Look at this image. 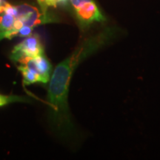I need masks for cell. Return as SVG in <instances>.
Returning <instances> with one entry per match:
<instances>
[{
    "label": "cell",
    "instance_id": "cell-8",
    "mask_svg": "<svg viewBox=\"0 0 160 160\" xmlns=\"http://www.w3.org/2000/svg\"><path fill=\"white\" fill-rule=\"evenodd\" d=\"M40 7V11L42 12L44 14H48V0H37Z\"/></svg>",
    "mask_w": 160,
    "mask_h": 160
},
{
    "label": "cell",
    "instance_id": "cell-4",
    "mask_svg": "<svg viewBox=\"0 0 160 160\" xmlns=\"http://www.w3.org/2000/svg\"><path fill=\"white\" fill-rule=\"evenodd\" d=\"M20 65H24L38 73L42 78L44 84L48 82L51 77L52 65L45 54L36 57L26 58L20 62Z\"/></svg>",
    "mask_w": 160,
    "mask_h": 160
},
{
    "label": "cell",
    "instance_id": "cell-7",
    "mask_svg": "<svg viewBox=\"0 0 160 160\" xmlns=\"http://www.w3.org/2000/svg\"><path fill=\"white\" fill-rule=\"evenodd\" d=\"M29 100L26 97H19V96H6L0 94V107L8 105L10 103L13 102H26Z\"/></svg>",
    "mask_w": 160,
    "mask_h": 160
},
{
    "label": "cell",
    "instance_id": "cell-6",
    "mask_svg": "<svg viewBox=\"0 0 160 160\" xmlns=\"http://www.w3.org/2000/svg\"><path fill=\"white\" fill-rule=\"evenodd\" d=\"M18 69L21 72L22 75L23 77V84L24 85H29L31 84L41 82L44 83V81L40 76L38 73H36L27 66L24 65H20L18 66Z\"/></svg>",
    "mask_w": 160,
    "mask_h": 160
},
{
    "label": "cell",
    "instance_id": "cell-2",
    "mask_svg": "<svg viewBox=\"0 0 160 160\" xmlns=\"http://www.w3.org/2000/svg\"><path fill=\"white\" fill-rule=\"evenodd\" d=\"M45 54V50L37 33H32L16 45L12 50L10 58L15 62H20L26 58L36 57Z\"/></svg>",
    "mask_w": 160,
    "mask_h": 160
},
{
    "label": "cell",
    "instance_id": "cell-1",
    "mask_svg": "<svg viewBox=\"0 0 160 160\" xmlns=\"http://www.w3.org/2000/svg\"><path fill=\"white\" fill-rule=\"evenodd\" d=\"M113 32L107 31L88 38L77 46L69 57L55 68L48 89L50 119L55 129L64 135L73 129L70 117L68 95L71 78L84 59L110 42Z\"/></svg>",
    "mask_w": 160,
    "mask_h": 160
},
{
    "label": "cell",
    "instance_id": "cell-10",
    "mask_svg": "<svg viewBox=\"0 0 160 160\" xmlns=\"http://www.w3.org/2000/svg\"><path fill=\"white\" fill-rule=\"evenodd\" d=\"M3 2H4L3 0H0V5H2V4Z\"/></svg>",
    "mask_w": 160,
    "mask_h": 160
},
{
    "label": "cell",
    "instance_id": "cell-9",
    "mask_svg": "<svg viewBox=\"0 0 160 160\" xmlns=\"http://www.w3.org/2000/svg\"><path fill=\"white\" fill-rule=\"evenodd\" d=\"M68 3V0H48V5L49 7L56 8L57 5H65Z\"/></svg>",
    "mask_w": 160,
    "mask_h": 160
},
{
    "label": "cell",
    "instance_id": "cell-5",
    "mask_svg": "<svg viewBox=\"0 0 160 160\" xmlns=\"http://www.w3.org/2000/svg\"><path fill=\"white\" fill-rule=\"evenodd\" d=\"M17 17L0 12V40L13 39V33Z\"/></svg>",
    "mask_w": 160,
    "mask_h": 160
},
{
    "label": "cell",
    "instance_id": "cell-3",
    "mask_svg": "<svg viewBox=\"0 0 160 160\" xmlns=\"http://www.w3.org/2000/svg\"><path fill=\"white\" fill-rule=\"evenodd\" d=\"M70 2L82 26L86 27L94 22H101L105 20L93 0H70Z\"/></svg>",
    "mask_w": 160,
    "mask_h": 160
}]
</instances>
